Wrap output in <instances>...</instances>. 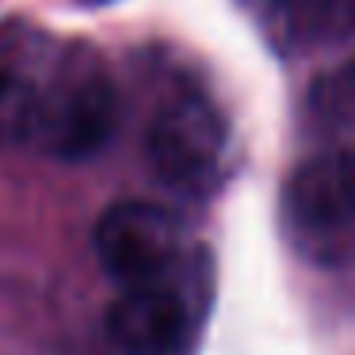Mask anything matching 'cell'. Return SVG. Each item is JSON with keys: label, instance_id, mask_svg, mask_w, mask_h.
Listing matches in <instances>:
<instances>
[{"label": "cell", "instance_id": "obj_1", "mask_svg": "<svg viewBox=\"0 0 355 355\" xmlns=\"http://www.w3.org/2000/svg\"><path fill=\"white\" fill-rule=\"evenodd\" d=\"M115 126L119 96L107 65L88 42H69L39 85L35 146L62 161H85L107 146Z\"/></svg>", "mask_w": 355, "mask_h": 355}, {"label": "cell", "instance_id": "obj_2", "mask_svg": "<svg viewBox=\"0 0 355 355\" xmlns=\"http://www.w3.org/2000/svg\"><path fill=\"white\" fill-rule=\"evenodd\" d=\"M149 164L168 187L184 195H207L218 187L230 153V126L202 92H172L149 123Z\"/></svg>", "mask_w": 355, "mask_h": 355}, {"label": "cell", "instance_id": "obj_3", "mask_svg": "<svg viewBox=\"0 0 355 355\" xmlns=\"http://www.w3.org/2000/svg\"><path fill=\"white\" fill-rule=\"evenodd\" d=\"M184 252V225L172 210L141 199L107 207L96 222V256L123 286L168 279Z\"/></svg>", "mask_w": 355, "mask_h": 355}, {"label": "cell", "instance_id": "obj_4", "mask_svg": "<svg viewBox=\"0 0 355 355\" xmlns=\"http://www.w3.org/2000/svg\"><path fill=\"white\" fill-rule=\"evenodd\" d=\"M191 332L187 302L164 279L126 286L107 306V336L126 355H172Z\"/></svg>", "mask_w": 355, "mask_h": 355}, {"label": "cell", "instance_id": "obj_5", "mask_svg": "<svg viewBox=\"0 0 355 355\" xmlns=\"http://www.w3.org/2000/svg\"><path fill=\"white\" fill-rule=\"evenodd\" d=\"M286 214L306 233H344L355 225V153H313L286 180Z\"/></svg>", "mask_w": 355, "mask_h": 355}, {"label": "cell", "instance_id": "obj_6", "mask_svg": "<svg viewBox=\"0 0 355 355\" xmlns=\"http://www.w3.org/2000/svg\"><path fill=\"white\" fill-rule=\"evenodd\" d=\"M39 130V85L19 69L0 65V149L35 141Z\"/></svg>", "mask_w": 355, "mask_h": 355}, {"label": "cell", "instance_id": "obj_7", "mask_svg": "<svg viewBox=\"0 0 355 355\" xmlns=\"http://www.w3.org/2000/svg\"><path fill=\"white\" fill-rule=\"evenodd\" d=\"M271 8L283 16V24L291 27H317L332 8H336V0H271Z\"/></svg>", "mask_w": 355, "mask_h": 355}, {"label": "cell", "instance_id": "obj_8", "mask_svg": "<svg viewBox=\"0 0 355 355\" xmlns=\"http://www.w3.org/2000/svg\"><path fill=\"white\" fill-rule=\"evenodd\" d=\"M73 4H85V8H100V4H115V0H73Z\"/></svg>", "mask_w": 355, "mask_h": 355}, {"label": "cell", "instance_id": "obj_9", "mask_svg": "<svg viewBox=\"0 0 355 355\" xmlns=\"http://www.w3.org/2000/svg\"><path fill=\"white\" fill-rule=\"evenodd\" d=\"M347 85H352V96H355V65H352V73H347Z\"/></svg>", "mask_w": 355, "mask_h": 355}, {"label": "cell", "instance_id": "obj_10", "mask_svg": "<svg viewBox=\"0 0 355 355\" xmlns=\"http://www.w3.org/2000/svg\"><path fill=\"white\" fill-rule=\"evenodd\" d=\"M347 12H352V19H355V0H347Z\"/></svg>", "mask_w": 355, "mask_h": 355}]
</instances>
